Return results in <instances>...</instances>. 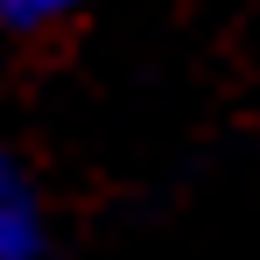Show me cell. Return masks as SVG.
Returning a JSON list of instances; mask_svg holds the SVG:
<instances>
[{
    "instance_id": "1",
    "label": "cell",
    "mask_w": 260,
    "mask_h": 260,
    "mask_svg": "<svg viewBox=\"0 0 260 260\" xmlns=\"http://www.w3.org/2000/svg\"><path fill=\"white\" fill-rule=\"evenodd\" d=\"M14 21H49V14H63V7H78V0H0Z\"/></svg>"
}]
</instances>
